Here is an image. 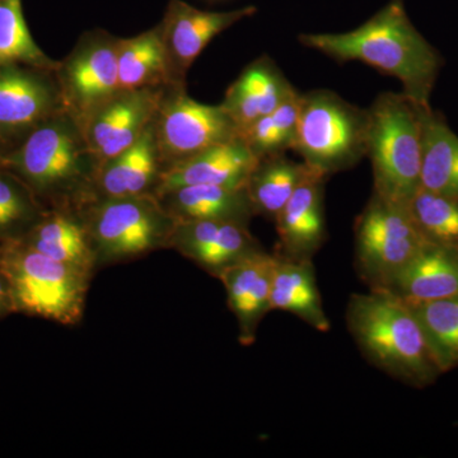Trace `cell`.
<instances>
[{"label": "cell", "mask_w": 458, "mask_h": 458, "mask_svg": "<svg viewBox=\"0 0 458 458\" xmlns=\"http://www.w3.org/2000/svg\"><path fill=\"white\" fill-rule=\"evenodd\" d=\"M298 40L336 62L357 60L396 78L411 101L429 107L441 57L412 25L403 0H391L352 31L302 33Z\"/></svg>", "instance_id": "cell-1"}, {"label": "cell", "mask_w": 458, "mask_h": 458, "mask_svg": "<svg viewBox=\"0 0 458 458\" xmlns=\"http://www.w3.org/2000/svg\"><path fill=\"white\" fill-rule=\"evenodd\" d=\"M47 209L80 208L93 197L99 164L82 125L66 110L33 129L0 157Z\"/></svg>", "instance_id": "cell-2"}, {"label": "cell", "mask_w": 458, "mask_h": 458, "mask_svg": "<svg viewBox=\"0 0 458 458\" xmlns=\"http://www.w3.org/2000/svg\"><path fill=\"white\" fill-rule=\"evenodd\" d=\"M345 318L358 348L377 369L418 387L438 375L420 325L399 295L388 289L352 294Z\"/></svg>", "instance_id": "cell-3"}, {"label": "cell", "mask_w": 458, "mask_h": 458, "mask_svg": "<svg viewBox=\"0 0 458 458\" xmlns=\"http://www.w3.org/2000/svg\"><path fill=\"white\" fill-rule=\"evenodd\" d=\"M0 270L8 280L14 313L65 327L82 321L90 274L54 260L21 240L0 245Z\"/></svg>", "instance_id": "cell-4"}, {"label": "cell", "mask_w": 458, "mask_h": 458, "mask_svg": "<svg viewBox=\"0 0 458 458\" xmlns=\"http://www.w3.org/2000/svg\"><path fill=\"white\" fill-rule=\"evenodd\" d=\"M421 107L403 92H386L369 108L366 157L372 164L373 192L388 200L409 204L420 188Z\"/></svg>", "instance_id": "cell-5"}, {"label": "cell", "mask_w": 458, "mask_h": 458, "mask_svg": "<svg viewBox=\"0 0 458 458\" xmlns=\"http://www.w3.org/2000/svg\"><path fill=\"white\" fill-rule=\"evenodd\" d=\"M99 267L168 249L176 219L155 195L92 197L77 208Z\"/></svg>", "instance_id": "cell-6"}, {"label": "cell", "mask_w": 458, "mask_h": 458, "mask_svg": "<svg viewBox=\"0 0 458 458\" xmlns=\"http://www.w3.org/2000/svg\"><path fill=\"white\" fill-rule=\"evenodd\" d=\"M369 128V108L355 106L328 89L301 93L292 150L328 177L354 167L367 156Z\"/></svg>", "instance_id": "cell-7"}, {"label": "cell", "mask_w": 458, "mask_h": 458, "mask_svg": "<svg viewBox=\"0 0 458 458\" xmlns=\"http://www.w3.org/2000/svg\"><path fill=\"white\" fill-rule=\"evenodd\" d=\"M409 205L373 192L355 221V264L369 289H387L428 242Z\"/></svg>", "instance_id": "cell-8"}, {"label": "cell", "mask_w": 458, "mask_h": 458, "mask_svg": "<svg viewBox=\"0 0 458 458\" xmlns=\"http://www.w3.org/2000/svg\"><path fill=\"white\" fill-rule=\"evenodd\" d=\"M153 128L164 167L240 138V129L222 104L191 98L186 84H167L162 90Z\"/></svg>", "instance_id": "cell-9"}, {"label": "cell", "mask_w": 458, "mask_h": 458, "mask_svg": "<svg viewBox=\"0 0 458 458\" xmlns=\"http://www.w3.org/2000/svg\"><path fill=\"white\" fill-rule=\"evenodd\" d=\"M119 38L104 29L84 32L55 69L65 110L81 123L120 90Z\"/></svg>", "instance_id": "cell-10"}, {"label": "cell", "mask_w": 458, "mask_h": 458, "mask_svg": "<svg viewBox=\"0 0 458 458\" xmlns=\"http://www.w3.org/2000/svg\"><path fill=\"white\" fill-rule=\"evenodd\" d=\"M63 110L55 71L16 63L0 65V129L9 147Z\"/></svg>", "instance_id": "cell-11"}, {"label": "cell", "mask_w": 458, "mask_h": 458, "mask_svg": "<svg viewBox=\"0 0 458 458\" xmlns=\"http://www.w3.org/2000/svg\"><path fill=\"white\" fill-rule=\"evenodd\" d=\"M254 5L227 12L203 11L185 0H170L161 29L171 84H186L190 68L214 38L246 18L255 16Z\"/></svg>", "instance_id": "cell-12"}, {"label": "cell", "mask_w": 458, "mask_h": 458, "mask_svg": "<svg viewBox=\"0 0 458 458\" xmlns=\"http://www.w3.org/2000/svg\"><path fill=\"white\" fill-rule=\"evenodd\" d=\"M164 89H120L81 123L99 165L140 140L152 123Z\"/></svg>", "instance_id": "cell-13"}, {"label": "cell", "mask_w": 458, "mask_h": 458, "mask_svg": "<svg viewBox=\"0 0 458 458\" xmlns=\"http://www.w3.org/2000/svg\"><path fill=\"white\" fill-rule=\"evenodd\" d=\"M168 249L218 278L223 270L262 247L249 225L223 221H176Z\"/></svg>", "instance_id": "cell-14"}, {"label": "cell", "mask_w": 458, "mask_h": 458, "mask_svg": "<svg viewBox=\"0 0 458 458\" xmlns=\"http://www.w3.org/2000/svg\"><path fill=\"white\" fill-rule=\"evenodd\" d=\"M276 261L278 255L261 249L234 262L216 278L227 292L228 306L236 316L238 339L242 345L255 343L261 319L271 311V284Z\"/></svg>", "instance_id": "cell-15"}, {"label": "cell", "mask_w": 458, "mask_h": 458, "mask_svg": "<svg viewBox=\"0 0 458 458\" xmlns=\"http://www.w3.org/2000/svg\"><path fill=\"white\" fill-rule=\"evenodd\" d=\"M327 176L312 170L289 199L276 218L278 254L289 259H310L327 240L324 189Z\"/></svg>", "instance_id": "cell-16"}, {"label": "cell", "mask_w": 458, "mask_h": 458, "mask_svg": "<svg viewBox=\"0 0 458 458\" xmlns=\"http://www.w3.org/2000/svg\"><path fill=\"white\" fill-rule=\"evenodd\" d=\"M259 158L242 138L208 148L165 168L156 195L189 185L245 188Z\"/></svg>", "instance_id": "cell-17"}, {"label": "cell", "mask_w": 458, "mask_h": 458, "mask_svg": "<svg viewBox=\"0 0 458 458\" xmlns=\"http://www.w3.org/2000/svg\"><path fill=\"white\" fill-rule=\"evenodd\" d=\"M164 170L152 120L140 140L99 165L93 197L156 195Z\"/></svg>", "instance_id": "cell-18"}, {"label": "cell", "mask_w": 458, "mask_h": 458, "mask_svg": "<svg viewBox=\"0 0 458 458\" xmlns=\"http://www.w3.org/2000/svg\"><path fill=\"white\" fill-rule=\"evenodd\" d=\"M295 90L276 62L264 54L250 63L229 86L222 106L236 123L241 135L256 120L273 113Z\"/></svg>", "instance_id": "cell-19"}, {"label": "cell", "mask_w": 458, "mask_h": 458, "mask_svg": "<svg viewBox=\"0 0 458 458\" xmlns=\"http://www.w3.org/2000/svg\"><path fill=\"white\" fill-rule=\"evenodd\" d=\"M387 289L411 303L458 295V246L428 241Z\"/></svg>", "instance_id": "cell-20"}, {"label": "cell", "mask_w": 458, "mask_h": 458, "mask_svg": "<svg viewBox=\"0 0 458 458\" xmlns=\"http://www.w3.org/2000/svg\"><path fill=\"white\" fill-rule=\"evenodd\" d=\"M156 198L176 221H223L249 225L255 216L246 186H181Z\"/></svg>", "instance_id": "cell-21"}, {"label": "cell", "mask_w": 458, "mask_h": 458, "mask_svg": "<svg viewBox=\"0 0 458 458\" xmlns=\"http://www.w3.org/2000/svg\"><path fill=\"white\" fill-rule=\"evenodd\" d=\"M36 251L93 276L98 270L89 232L77 208H53L22 238Z\"/></svg>", "instance_id": "cell-22"}, {"label": "cell", "mask_w": 458, "mask_h": 458, "mask_svg": "<svg viewBox=\"0 0 458 458\" xmlns=\"http://www.w3.org/2000/svg\"><path fill=\"white\" fill-rule=\"evenodd\" d=\"M276 255L278 261L270 293L271 311L292 313L319 333H327L330 318L322 304L312 260L284 258L278 252Z\"/></svg>", "instance_id": "cell-23"}, {"label": "cell", "mask_w": 458, "mask_h": 458, "mask_svg": "<svg viewBox=\"0 0 458 458\" xmlns=\"http://www.w3.org/2000/svg\"><path fill=\"white\" fill-rule=\"evenodd\" d=\"M421 188L458 199V137L432 108L421 107Z\"/></svg>", "instance_id": "cell-24"}, {"label": "cell", "mask_w": 458, "mask_h": 458, "mask_svg": "<svg viewBox=\"0 0 458 458\" xmlns=\"http://www.w3.org/2000/svg\"><path fill=\"white\" fill-rule=\"evenodd\" d=\"M312 168L285 153L259 158L246 182L255 216L276 219Z\"/></svg>", "instance_id": "cell-25"}, {"label": "cell", "mask_w": 458, "mask_h": 458, "mask_svg": "<svg viewBox=\"0 0 458 458\" xmlns=\"http://www.w3.org/2000/svg\"><path fill=\"white\" fill-rule=\"evenodd\" d=\"M117 69L120 89H150L171 84L159 25L132 38H119Z\"/></svg>", "instance_id": "cell-26"}, {"label": "cell", "mask_w": 458, "mask_h": 458, "mask_svg": "<svg viewBox=\"0 0 458 458\" xmlns=\"http://www.w3.org/2000/svg\"><path fill=\"white\" fill-rule=\"evenodd\" d=\"M414 312L428 349L439 373L458 367V295L408 302Z\"/></svg>", "instance_id": "cell-27"}, {"label": "cell", "mask_w": 458, "mask_h": 458, "mask_svg": "<svg viewBox=\"0 0 458 458\" xmlns=\"http://www.w3.org/2000/svg\"><path fill=\"white\" fill-rule=\"evenodd\" d=\"M12 63L55 71L59 60L47 55L33 40L22 0H0V65Z\"/></svg>", "instance_id": "cell-28"}, {"label": "cell", "mask_w": 458, "mask_h": 458, "mask_svg": "<svg viewBox=\"0 0 458 458\" xmlns=\"http://www.w3.org/2000/svg\"><path fill=\"white\" fill-rule=\"evenodd\" d=\"M47 208L11 171L0 167V245L22 240Z\"/></svg>", "instance_id": "cell-29"}, {"label": "cell", "mask_w": 458, "mask_h": 458, "mask_svg": "<svg viewBox=\"0 0 458 458\" xmlns=\"http://www.w3.org/2000/svg\"><path fill=\"white\" fill-rule=\"evenodd\" d=\"M300 98L301 93L295 90L273 113L256 120L241 132L240 137L258 158L282 155L286 150L293 149Z\"/></svg>", "instance_id": "cell-30"}, {"label": "cell", "mask_w": 458, "mask_h": 458, "mask_svg": "<svg viewBox=\"0 0 458 458\" xmlns=\"http://www.w3.org/2000/svg\"><path fill=\"white\" fill-rule=\"evenodd\" d=\"M408 205L427 240L458 246V199L420 186Z\"/></svg>", "instance_id": "cell-31"}, {"label": "cell", "mask_w": 458, "mask_h": 458, "mask_svg": "<svg viewBox=\"0 0 458 458\" xmlns=\"http://www.w3.org/2000/svg\"><path fill=\"white\" fill-rule=\"evenodd\" d=\"M12 313H14V311L8 280L3 271L0 270V318H7Z\"/></svg>", "instance_id": "cell-32"}, {"label": "cell", "mask_w": 458, "mask_h": 458, "mask_svg": "<svg viewBox=\"0 0 458 458\" xmlns=\"http://www.w3.org/2000/svg\"><path fill=\"white\" fill-rule=\"evenodd\" d=\"M9 149H11V147H9L8 141L3 135L2 129H0V157L7 153Z\"/></svg>", "instance_id": "cell-33"}]
</instances>
